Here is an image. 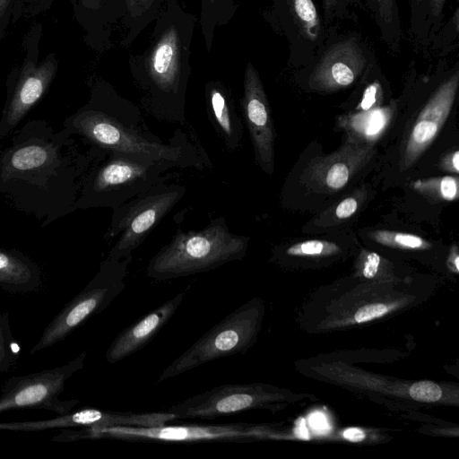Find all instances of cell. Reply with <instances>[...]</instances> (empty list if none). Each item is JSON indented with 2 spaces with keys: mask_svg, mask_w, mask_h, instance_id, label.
<instances>
[{
  "mask_svg": "<svg viewBox=\"0 0 459 459\" xmlns=\"http://www.w3.org/2000/svg\"><path fill=\"white\" fill-rule=\"evenodd\" d=\"M359 206L358 199L349 196L341 201L334 209V215L339 220H343L353 215Z\"/></svg>",
  "mask_w": 459,
  "mask_h": 459,
  "instance_id": "cell-36",
  "label": "cell"
},
{
  "mask_svg": "<svg viewBox=\"0 0 459 459\" xmlns=\"http://www.w3.org/2000/svg\"><path fill=\"white\" fill-rule=\"evenodd\" d=\"M383 41L398 51L403 39L401 19L396 0H366Z\"/></svg>",
  "mask_w": 459,
  "mask_h": 459,
  "instance_id": "cell-21",
  "label": "cell"
},
{
  "mask_svg": "<svg viewBox=\"0 0 459 459\" xmlns=\"http://www.w3.org/2000/svg\"><path fill=\"white\" fill-rule=\"evenodd\" d=\"M206 98L214 125L227 146L236 149L241 140L242 125L230 93L221 84L210 82L206 86Z\"/></svg>",
  "mask_w": 459,
  "mask_h": 459,
  "instance_id": "cell-17",
  "label": "cell"
},
{
  "mask_svg": "<svg viewBox=\"0 0 459 459\" xmlns=\"http://www.w3.org/2000/svg\"><path fill=\"white\" fill-rule=\"evenodd\" d=\"M147 72L162 91H176L181 74V44L175 27L163 31L153 45L147 57Z\"/></svg>",
  "mask_w": 459,
  "mask_h": 459,
  "instance_id": "cell-15",
  "label": "cell"
},
{
  "mask_svg": "<svg viewBox=\"0 0 459 459\" xmlns=\"http://www.w3.org/2000/svg\"><path fill=\"white\" fill-rule=\"evenodd\" d=\"M449 263L452 264V269H454L455 272H458V270H459V256H458V253H457V247L455 246L451 248Z\"/></svg>",
  "mask_w": 459,
  "mask_h": 459,
  "instance_id": "cell-43",
  "label": "cell"
},
{
  "mask_svg": "<svg viewBox=\"0 0 459 459\" xmlns=\"http://www.w3.org/2000/svg\"><path fill=\"white\" fill-rule=\"evenodd\" d=\"M459 86V70L438 85L412 124L402 147L400 170L410 169L437 136L453 108Z\"/></svg>",
  "mask_w": 459,
  "mask_h": 459,
  "instance_id": "cell-10",
  "label": "cell"
},
{
  "mask_svg": "<svg viewBox=\"0 0 459 459\" xmlns=\"http://www.w3.org/2000/svg\"><path fill=\"white\" fill-rule=\"evenodd\" d=\"M368 237L379 244L403 249H426L431 246L417 235L394 230H374Z\"/></svg>",
  "mask_w": 459,
  "mask_h": 459,
  "instance_id": "cell-23",
  "label": "cell"
},
{
  "mask_svg": "<svg viewBox=\"0 0 459 459\" xmlns=\"http://www.w3.org/2000/svg\"><path fill=\"white\" fill-rule=\"evenodd\" d=\"M216 0H203V9L208 5H212Z\"/></svg>",
  "mask_w": 459,
  "mask_h": 459,
  "instance_id": "cell-44",
  "label": "cell"
},
{
  "mask_svg": "<svg viewBox=\"0 0 459 459\" xmlns=\"http://www.w3.org/2000/svg\"><path fill=\"white\" fill-rule=\"evenodd\" d=\"M242 108L255 160L264 171L273 174L275 138L273 121L259 74L251 63L247 65L245 70Z\"/></svg>",
  "mask_w": 459,
  "mask_h": 459,
  "instance_id": "cell-11",
  "label": "cell"
},
{
  "mask_svg": "<svg viewBox=\"0 0 459 459\" xmlns=\"http://www.w3.org/2000/svg\"><path fill=\"white\" fill-rule=\"evenodd\" d=\"M55 0H18L13 23L17 22L21 18L37 16L48 10Z\"/></svg>",
  "mask_w": 459,
  "mask_h": 459,
  "instance_id": "cell-30",
  "label": "cell"
},
{
  "mask_svg": "<svg viewBox=\"0 0 459 459\" xmlns=\"http://www.w3.org/2000/svg\"><path fill=\"white\" fill-rule=\"evenodd\" d=\"M259 430L244 423L168 425L155 427H82L81 439L112 438L124 441L245 442Z\"/></svg>",
  "mask_w": 459,
  "mask_h": 459,
  "instance_id": "cell-6",
  "label": "cell"
},
{
  "mask_svg": "<svg viewBox=\"0 0 459 459\" xmlns=\"http://www.w3.org/2000/svg\"><path fill=\"white\" fill-rule=\"evenodd\" d=\"M43 34L41 22L34 23L22 40L23 58L12 69L7 78V98L0 135L7 134L29 110L43 97L58 70V59L54 53L39 58Z\"/></svg>",
  "mask_w": 459,
  "mask_h": 459,
  "instance_id": "cell-3",
  "label": "cell"
},
{
  "mask_svg": "<svg viewBox=\"0 0 459 459\" xmlns=\"http://www.w3.org/2000/svg\"><path fill=\"white\" fill-rule=\"evenodd\" d=\"M447 0H427L425 7V20L423 30L424 38L431 39L439 30L443 11Z\"/></svg>",
  "mask_w": 459,
  "mask_h": 459,
  "instance_id": "cell-27",
  "label": "cell"
},
{
  "mask_svg": "<svg viewBox=\"0 0 459 459\" xmlns=\"http://www.w3.org/2000/svg\"><path fill=\"white\" fill-rule=\"evenodd\" d=\"M410 396L419 402L433 403L442 396V391L438 385L431 381H420L411 385Z\"/></svg>",
  "mask_w": 459,
  "mask_h": 459,
  "instance_id": "cell-31",
  "label": "cell"
},
{
  "mask_svg": "<svg viewBox=\"0 0 459 459\" xmlns=\"http://www.w3.org/2000/svg\"><path fill=\"white\" fill-rule=\"evenodd\" d=\"M131 255L120 259L108 258L97 274L48 324L30 349L35 354L63 341L91 316L104 311L126 288L125 277Z\"/></svg>",
  "mask_w": 459,
  "mask_h": 459,
  "instance_id": "cell-2",
  "label": "cell"
},
{
  "mask_svg": "<svg viewBox=\"0 0 459 459\" xmlns=\"http://www.w3.org/2000/svg\"><path fill=\"white\" fill-rule=\"evenodd\" d=\"M73 125L86 138L100 147L147 161H178V147L151 142L100 111L84 110L74 117Z\"/></svg>",
  "mask_w": 459,
  "mask_h": 459,
  "instance_id": "cell-9",
  "label": "cell"
},
{
  "mask_svg": "<svg viewBox=\"0 0 459 459\" xmlns=\"http://www.w3.org/2000/svg\"><path fill=\"white\" fill-rule=\"evenodd\" d=\"M372 155L373 145L347 137L344 145L335 152L310 160L302 172V182L317 193L339 191Z\"/></svg>",
  "mask_w": 459,
  "mask_h": 459,
  "instance_id": "cell-13",
  "label": "cell"
},
{
  "mask_svg": "<svg viewBox=\"0 0 459 459\" xmlns=\"http://www.w3.org/2000/svg\"><path fill=\"white\" fill-rule=\"evenodd\" d=\"M259 316L258 308L252 303L238 307L175 359L160 373L157 383L210 361L245 351L254 340Z\"/></svg>",
  "mask_w": 459,
  "mask_h": 459,
  "instance_id": "cell-4",
  "label": "cell"
},
{
  "mask_svg": "<svg viewBox=\"0 0 459 459\" xmlns=\"http://www.w3.org/2000/svg\"><path fill=\"white\" fill-rule=\"evenodd\" d=\"M273 16L287 39L290 63L294 66H309L329 37L313 0H273Z\"/></svg>",
  "mask_w": 459,
  "mask_h": 459,
  "instance_id": "cell-8",
  "label": "cell"
},
{
  "mask_svg": "<svg viewBox=\"0 0 459 459\" xmlns=\"http://www.w3.org/2000/svg\"><path fill=\"white\" fill-rule=\"evenodd\" d=\"M459 33V8L456 7L454 13L446 22L443 30H438L430 39L434 40L433 48L440 49L443 53L451 48V43L457 40Z\"/></svg>",
  "mask_w": 459,
  "mask_h": 459,
  "instance_id": "cell-25",
  "label": "cell"
},
{
  "mask_svg": "<svg viewBox=\"0 0 459 459\" xmlns=\"http://www.w3.org/2000/svg\"><path fill=\"white\" fill-rule=\"evenodd\" d=\"M182 194V189L175 188L135 201L116 226V230L122 233L108 257L120 260L130 255L171 210Z\"/></svg>",
  "mask_w": 459,
  "mask_h": 459,
  "instance_id": "cell-12",
  "label": "cell"
},
{
  "mask_svg": "<svg viewBox=\"0 0 459 459\" xmlns=\"http://www.w3.org/2000/svg\"><path fill=\"white\" fill-rule=\"evenodd\" d=\"M296 434L299 438H303V439L308 438L307 430V428L305 425V420L303 419H300L297 422Z\"/></svg>",
  "mask_w": 459,
  "mask_h": 459,
  "instance_id": "cell-42",
  "label": "cell"
},
{
  "mask_svg": "<svg viewBox=\"0 0 459 459\" xmlns=\"http://www.w3.org/2000/svg\"><path fill=\"white\" fill-rule=\"evenodd\" d=\"M339 250V247L332 242L312 239L290 246L287 254L291 255H322Z\"/></svg>",
  "mask_w": 459,
  "mask_h": 459,
  "instance_id": "cell-26",
  "label": "cell"
},
{
  "mask_svg": "<svg viewBox=\"0 0 459 459\" xmlns=\"http://www.w3.org/2000/svg\"><path fill=\"white\" fill-rule=\"evenodd\" d=\"M426 2L427 0H410L411 23L416 27V29L420 23L424 26Z\"/></svg>",
  "mask_w": 459,
  "mask_h": 459,
  "instance_id": "cell-37",
  "label": "cell"
},
{
  "mask_svg": "<svg viewBox=\"0 0 459 459\" xmlns=\"http://www.w3.org/2000/svg\"><path fill=\"white\" fill-rule=\"evenodd\" d=\"M360 0H322L323 21L329 25L335 20L344 18L350 9L359 4Z\"/></svg>",
  "mask_w": 459,
  "mask_h": 459,
  "instance_id": "cell-29",
  "label": "cell"
},
{
  "mask_svg": "<svg viewBox=\"0 0 459 459\" xmlns=\"http://www.w3.org/2000/svg\"><path fill=\"white\" fill-rule=\"evenodd\" d=\"M343 437L351 442H360L365 438V433L360 429L351 428L344 430Z\"/></svg>",
  "mask_w": 459,
  "mask_h": 459,
  "instance_id": "cell-40",
  "label": "cell"
},
{
  "mask_svg": "<svg viewBox=\"0 0 459 459\" xmlns=\"http://www.w3.org/2000/svg\"><path fill=\"white\" fill-rule=\"evenodd\" d=\"M56 147L32 141L24 143L7 154L4 170L10 175L34 172L48 167L56 158Z\"/></svg>",
  "mask_w": 459,
  "mask_h": 459,
  "instance_id": "cell-20",
  "label": "cell"
},
{
  "mask_svg": "<svg viewBox=\"0 0 459 459\" xmlns=\"http://www.w3.org/2000/svg\"><path fill=\"white\" fill-rule=\"evenodd\" d=\"M458 178L445 176L418 179L412 182L414 191L436 201H455L459 195Z\"/></svg>",
  "mask_w": 459,
  "mask_h": 459,
  "instance_id": "cell-22",
  "label": "cell"
},
{
  "mask_svg": "<svg viewBox=\"0 0 459 459\" xmlns=\"http://www.w3.org/2000/svg\"><path fill=\"white\" fill-rule=\"evenodd\" d=\"M325 419L324 414L316 413L311 417V425L316 429H322L325 426Z\"/></svg>",
  "mask_w": 459,
  "mask_h": 459,
  "instance_id": "cell-41",
  "label": "cell"
},
{
  "mask_svg": "<svg viewBox=\"0 0 459 459\" xmlns=\"http://www.w3.org/2000/svg\"><path fill=\"white\" fill-rule=\"evenodd\" d=\"M383 101V88L380 81L375 79L364 88L362 98L357 107L359 110H368L380 107Z\"/></svg>",
  "mask_w": 459,
  "mask_h": 459,
  "instance_id": "cell-32",
  "label": "cell"
},
{
  "mask_svg": "<svg viewBox=\"0 0 459 459\" xmlns=\"http://www.w3.org/2000/svg\"><path fill=\"white\" fill-rule=\"evenodd\" d=\"M394 105L359 110L339 119L347 137L358 143L373 145L385 131L394 115Z\"/></svg>",
  "mask_w": 459,
  "mask_h": 459,
  "instance_id": "cell-18",
  "label": "cell"
},
{
  "mask_svg": "<svg viewBox=\"0 0 459 459\" xmlns=\"http://www.w3.org/2000/svg\"><path fill=\"white\" fill-rule=\"evenodd\" d=\"M388 307L382 303H375L361 307L354 315L357 323L368 322L387 313Z\"/></svg>",
  "mask_w": 459,
  "mask_h": 459,
  "instance_id": "cell-34",
  "label": "cell"
},
{
  "mask_svg": "<svg viewBox=\"0 0 459 459\" xmlns=\"http://www.w3.org/2000/svg\"><path fill=\"white\" fill-rule=\"evenodd\" d=\"M147 172L148 166L144 162L132 160L122 154L99 170L94 179V189L98 192L115 190L145 178Z\"/></svg>",
  "mask_w": 459,
  "mask_h": 459,
  "instance_id": "cell-19",
  "label": "cell"
},
{
  "mask_svg": "<svg viewBox=\"0 0 459 459\" xmlns=\"http://www.w3.org/2000/svg\"><path fill=\"white\" fill-rule=\"evenodd\" d=\"M86 354L83 351L53 368L6 379L0 394V413L29 408L48 410L57 415L72 411L80 401L63 400L60 395L66 382L83 368Z\"/></svg>",
  "mask_w": 459,
  "mask_h": 459,
  "instance_id": "cell-5",
  "label": "cell"
},
{
  "mask_svg": "<svg viewBox=\"0 0 459 459\" xmlns=\"http://www.w3.org/2000/svg\"><path fill=\"white\" fill-rule=\"evenodd\" d=\"M70 2L77 20L89 30L92 20L97 16L106 0H70Z\"/></svg>",
  "mask_w": 459,
  "mask_h": 459,
  "instance_id": "cell-28",
  "label": "cell"
},
{
  "mask_svg": "<svg viewBox=\"0 0 459 459\" xmlns=\"http://www.w3.org/2000/svg\"><path fill=\"white\" fill-rule=\"evenodd\" d=\"M442 169L458 174L459 172V152L455 151L446 154L441 160Z\"/></svg>",
  "mask_w": 459,
  "mask_h": 459,
  "instance_id": "cell-38",
  "label": "cell"
},
{
  "mask_svg": "<svg viewBox=\"0 0 459 459\" xmlns=\"http://www.w3.org/2000/svg\"><path fill=\"white\" fill-rule=\"evenodd\" d=\"M17 1L0 0V43L4 38L9 25L13 23Z\"/></svg>",
  "mask_w": 459,
  "mask_h": 459,
  "instance_id": "cell-33",
  "label": "cell"
},
{
  "mask_svg": "<svg viewBox=\"0 0 459 459\" xmlns=\"http://www.w3.org/2000/svg\"><path fill=\"white\" fill-rule=\"evenodd\" d=\"M184 296L185 292L177 294L121 331L107 349L106 360L114 364L147 345L174 316Z\"/></svg>",
  "mask_w": 459,
  "mask_h": 459,
  "instance_id": "cell-14",
  "label": "cell"
},
{
  "mask_svg": "<svg viewBox=\"0 0 459 459\" xmlns=\"http://www.w3.org/2000/svg\"><path fill=\"white\" fill-rule=\"evenodd\" d=\"M374 60L359 36H338L325 45L307 67V85L316 91L333 92L347 88L360 78Z\"/></svg>",
  "mask_w": 459,
  "mask_h": 459,
  "instance_id": "cell-7",
  "label": "cell"
},
{
  "mask_svg": "<svg viewBox=\"0 0 459 459\" xmlns=\"http://www.w3.org/2000/svg\"><path fill=\"white\" fill-rule=\"evenodd\" d=\"M157 0H127L128 9L133 15H138L149 9Z\"/></svg>",
  "mask_w": 459,
  "mask_h": 459,
  "instance_id": "cell-39",
  "label": "cell"
},
{
  "mask_svg": "<svg viewBox=\"0 0 459 459\" xmlns=\"http://www.w3.org/2000/svg\"><path fill=\"white\" fill-rule=\"evenodd\" d=\"M42 283L41 272L30 259L16 251L0 249V288L10 293L36 291Z\"/></svg>",
  "mask_w": 459,
  "mask_h": 459,
  "instance_id": "cell-16",
  "label": "cell"
},
{
  "mask_svg": "<svg viewBox=\"0 0 459 459\" xmlns=\"http://www.w3.org/2000/svg\"><path fill=\"white\" fill-rule=\"evenodd\" d=\"M363 256L362 273L364 277L368 279L375 277L381 264V256L375 252H364Z\"/></svg>",
  "mask_w": 459,
  "mask_h": 459,
  "instance_id": "cell-35",
  "label": "cell"
},
{
  "mask_svg": "<svg viewBox=\"0 0 459 459\" xmlns=\"http://www.w3.org/2000/svg\"><path fill=\"white\" fill-rule=\"evenodd\" d=\"M17 345L13 339L9 316L0 311V373L13 368L16 361Z\"/></svg>",
  "mask_w": 459,
  "mask_h": 459,
  "instance_id": "cell-24",
  "label": "cell"
},
{
  "mask_svg": "<svg viewBox=\"0 0 459 459\" xmlns=\"http://www.w3.org/2000/svg\"><path fill=\"white\" fill-rule=\"evenodd\" d=\"M247 242L230 231L225 219H217L201 230L178 232L152 257L146 273L165 281L206 273L242 259Z\"/></svg>",
  "mask_w": 459,
  "mask_h": 459,
  "instance_id": "cell-1",
  "label": "cell"
}]
</instances>
